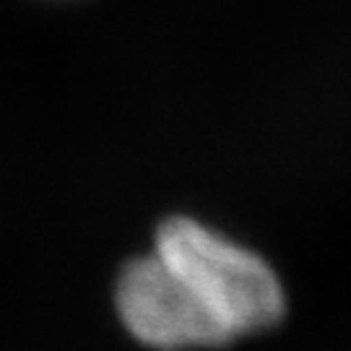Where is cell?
<instances>
[{
	"label": "cell",
	"mask_w": 351,
	"mask_h": 351,
	"mask_svg": "<svg viewBox=\"0 0 351 351\" xmlns=\"http://www.w3.org/2000/svg\"><path fill=\"white\" fill-rule=\"evenodd\" d=\"M154 252L232 339L281 320L284 291L271 265L201 221L188 216L167 219L156 232Z\"/></svg>",
	"instance_id": "cell-1"
},
{
	"label": "cell",
	"mask_w": 351,
	"mask_h": 351,
	"mask_svg": "<svg viewBox=\"0 0 351 351\" xmlns=\"http://www.w3.org/2000/svg\"><path fill=\"white\" fill-rule=\"evenodd\" d=\"M114 297L125 328L146 346L180 351L234 341L156 252L123 268Z\"/></svg>",
	"instance_id": "cell-2"
}]
</instances>
